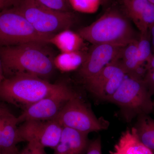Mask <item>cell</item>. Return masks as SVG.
<instances>
[{"mask_svg":"<svg viewBox=\"0 0 154 154\" xmlns=\"http://www.w3.org/2000/svg\"><path fill=\"white\" fill-rule=\"evenodd\" d=\"M43 44L28 43L0 49L3 71L13 75H30L44 79L52 74L55 67Z\"/></svg>","mask_w":154,"mask_h":154,"instance_id":"1","label":"cell"},{"mask_svg":"<svg viewBox=\"0 0 154 154\" xmlns=\"http://www.w3.org/2000/svg\"><path fill=\"white\" fill-rule=\"evenodd\" d=\"M64 83L52 84L30 75H16L0 83V98L23 110L61 89Z\"/></svg>","mask_w":154,"mask_h":154,"instance_id":"2","label":"cell"},{"mask_svg":"<svg viewBox=\"0 0 154 154\" xmlns=\"http://www.w3.org/2000/svg\"><path fill=\"white\" fill-rule=\"evenodd\" d=\"M78 33L93 45L125 46L136 39L129 22L115 11L105 13L91 25L81 28Z\"/></svg>","mask_w":154,"mask_h":154,"instance_id":"3","label":"cell"},{"mask_svg":"<svg viewBox=\"0 0 154 154\" xmlns=\"http://www.w3.org/2000/svg\"><path fill=\"white\" fill-rule=\"evenodd\" d=\"M143 79L136 74L127 75L121 85L108 100L120 107L127 119L148 114L153 109V102Z\"/></svg>","mask_w":154,"mask_h":154,"instance_id":"4","label":"cell"},{"mask_svg":"<svg viewBox=\"0 0 154 154\" xmlns=\"http://www.w3.org/2000/svg\"><path fill=\"white\" fill-rule=\"evenodd\" d=\"M52 36L37 32L17 6L0 13V45L3 47L28 43L48 44Z\"/></svg>","mask_w":154,"mask_h":154,"instance_id":"5","label":"cell"},{"mask_svg":"<svg viewBox=\"0 0 154 154\" xmlns=\"http://www.w3.org/2000/svg\"><path fill=\"white\" fill-rule=\"evenodd\" d=\"M17 7L35 30L43 35L52 36L69 29L74 22L71 12L52 10L34 0H21Z\"/></svg>","mask_w":154,"mask_h":154,"instance_id":"6","label":"cell"},{"mask_svg":"<svg viewBox=\"0 0 154 154\" xmlns=\"http://www.w3.org/2000/svg\"><path fill=\"white\" fill-rule=\"evenodd\" d=\"M63 127L88 134L107 129L109 122L98 118L78 94L65 104L55 119Z\"/></svg>","mask_w":154,"mask_h":154,"instance_id":"7","label":"cell"},{"mask_svg":"<svg viewBox=\"0 0 154 154\" xmlns=\"http://www.w3.org/2000/svg\"><path fill=\"white\" fill-rule=\"evenodd\" d=\"M76 94L65 84L58 91L24 109L17 117L18 123L27 120L45 121L55 119L65 104Z\"/></svg>","mask_w":154,"mask_h":154,"instance_id":"8","label":"cell"},{"mask_svg":"<svg viewBox=\"0 0 154 154\" xmlns=\"http://www.w3.org/2000/svg\"><path fill=\"white\" fill-rule=\"evenodd\" d=\"M22 142H33L54 149L60 140L63 127L56 120H27L18 128Z\"/></svg>","mask_w":154,"mask_h":154,"instance_id":"9","label":"cell"},{"mask_svg":"<svg viewBox=\"0 0 154 154\" xmlns=\"http://www.w3.org/2000/svg\"><path fill=\"white\" fill-rule=\"evenodd\" d=\"M127 74L121 62L116 60L85 83L94 96L108 101L121 85Z\"/></svg>","mask_w":154,"mask_h":154,"instance_id":"10","label":"cell"},{"mask_svg":"<svg viewBox=\"0 0 154 154\" xmlns=\"http://www.w3.org/2000/svg\"><path fill=\"white\" fill-rule=\"evenodd\" d=\"M124 47L110 44L94 45L86 54L80 67V75L84 82L95 76L108 64L121 57Z\"/></svg>","mask_w":154,"mask_h":154,"instance_id":"11","label":"cell"},{"mask_svg":"<svg viewBox=\"0 0 154 154\" xmlns=\"http://www.w3.org/2000/svg\"><path fill=\"white\" fill-rule=\"evenodd\" d=\"M128 14L140 32L144 34L154 25V5L148 0H122Z\"/></svg>","mask_w":154,"mask_h":154,"instance_id":"12","label":"cell"},{"mask_svg":"<svg viewBox=\"0 0 154 154\" xmlns=\"http://www.w3.org/2000/svg\"><path fill=\"white\" fill-rule=\"evenodd\" d=\"M17 117L11 112L0 117V154H19L17 146L22 142Z\"/></svg>","mask_w":154,"mask_h":154,"instance_id":"13","label":"cell"},{"mask_svg":"<svg viewBox=\"0 0 154 154\" xmlns=\"http://www.w3.org/2000/svg\"><path fill=\"white\" fill-rule=\"evenodd\" d=\"M88 135L63 127L60 140L53 154H85L90 143Z\"/></svg>","mask_w":154,"mask_h":154,"instance_id":"14","label":"cell"},{"mask_svg":"<svg viewBox=\"0 0 154 154\" xmlns=\"http://www.w3.org/2000/svg\"><path fill=\"white\" fill-rule=\"evenodd\" d=\"M110 154H154L139 140L134 127L122 133Z\"/></svg>","mask_w":154,"mask_h":154,"instance_id":"15","label":"cell"},{"mask_svg":"<svg viewBox=\"0 0 154 154\" xmlns=\"http://www.w3.org/2000/svg\"><path fill=\"white\" fill-rule=\"evenodd\" d=\"M85 40L77 32L69 29L62 30L51 37L49 43L54 45L61 52L79 51Z\"/></svg>","mask_w":154,"mask_h":154,"instance_id":"16","label":"cell"},{"mask_svg":"<svg viewBox=\"0 0 154 154\" xmlns=\"http://www.w3.org/2000/svg\"><path fill=\"white\" fill-rule=\"evenodd\" d=\"M137 116L134 127L137 137L154 153V119L148 114H141Z\"/></svg>","mask_w":154,"mask_h":154,"instance_id":"17","label":"cell"},{"mask_svg":"<svg viewBox=\"0 0 154 154\" xmlns=\"http://www.w3.org/2000/svg\"><path fill=\"white\" fill-rule=\"evenodd\" d=\"M86 55L79 51L61 52L54 58L55 68L61 71L66 72L75 70L82 64Z\"/></svg>","mask_w":154,"mask_h":154,"instance_id":"18","label":"cell"},{"mask_svg":"<svg viewBox=\"0 0 154 154\" xmlns=\"http://www.w3.org/2000/svg\"><path fill=\"white\" fill-rule=\"evenodd\" d=\"M149 34H140L139 39L138 40V59L141 66L145 63H147L153 55Z\"/></svg>","mask_w":154,"mask_h":154,"instance_id":"19","label":"cell"},{"mask_svg":"<svg viewBox=\"0 0 154 154\" xmlns=\"http://www.w3.org/2000/svg\"><path fill=\"white\" fill-rule=\"evenodd\" d=\"M102 0H68L75 11L92 14L98 11Z\"/></svg>","mask_w":154,"mask_h":154,"instance_id":"20","label":"cell"},{"mask_svg":"<svg viewBox=\"0 0 154 154\" xmlns=\"http://www.w3.org/2000/svg\"><path fill=\"white\" fill-rule=\"evenodd\" d=\"M41 5L59 11H68V2L66 0H34Z\"/></svg>","mask_w":154,"mask_h":154,"instance_id":"21","label":"cell"},{"mask_svg":"<svg viewBox=\"0 0 154 154\" xmlns=\"http://www.w3.org/2000/svg\"><path fill=\"white\" fill-rule=\"evenodd\" d=\"M137 52L138 40L135 39L125 46L122 50L121 57L123 58L122 61L132 59H137L138 60Z\"/></svg>","mask_w":154,"mask_h":154,"instance_id":"22","label":"cell"},{"mask_svg":"<svg viewBox=\"0 0 154 154\" xmlns=\"http://www.w3.org/2000/svg\"><path fill=\"white\" fill-rule=\"evenodd\" d=\"M19 154H47L45 148L33 142H28L27 146Z\"/></svg>","mask_w":154,"mask_h":154,"instance_id":"23","label":"cell"},{"mask_svg":"<svg viewBox=\"0 0 154 154\" xmlns=\"http://www.w3.org/2000/svg\"><path fill=\"white\" fill-rule=\"evenodd\" d=\"M85 154H102L101 138H97L90 142Z\"/></svg>","mask_w":154,"mask_h":154,"instance_id":"24","label":"cell"},{"mask_svg":"<svg viewBox=\"0 0 154 154\" xmlns=\"http://www.w3.org/2000/svg\"><path fill=\"white\" fill-rule=\"evenodd\" d=\"M143 80L150 94L154 95V70H147Z\"/></svg>","mask_w":154,"mask_h":154,"instance_id":"25","label":"cell"},{"mask_svg":"<svg viewBox=\"0 0 154 154\" xmlns=\"http://www.w3.org/2000/svg\"><path fill=\"white\" fill-rule=\"evenodd\" d=\"M21 0H0V13L12 6H17Z\"/></svg>","mask_w":154,"mask_h":154,"instance_id":"26","label":"cell"},{"mask_svg":"<svg viewBox=\"0 0 154 154\" xmlns=\"http://www.w3.org/2000/svg\"><path fill=\"white\" fill-rule=\"evenodd\" d=\"M146 69V71L148 70H154V54H153L152 57L147 63Z\"/></svg>","mask_w":154,"mask_h":154,"instance_id":"27","label":"cell"},{"mask_svg":"<svg viewBox=\"0 0 154 154\" xmlns=\"http://www.w3.org/2000/svg\"><path fill=\"white\" fill-rule=\"evenodd\" d=\"M5 77L4 76V71H3L2 64V60L0 58V83L5 79Z\"/></svg>","mask_w":154,"mask_h":154,"instance_id":"28","label":"cell"},{"mask_svg":"<svg viewBox=\"0 0 154 154\" xmlns=\"http://www.w3.org/2000/svg\"><path fill=\"white\" fill-rule=\"evenodd\" d=\"M9 110L5 107L0 105V117L2 116L10 113Z\"/></svg>","mask_w":154,"mask_h":154,"instance_id":"29","label":"cell"},{"mask_svg":"<svg viewBox=\"0 0 154 154\" xmlns=\"http://www.w3.org/2000/svg\"><path fill=\"white\" fill-rule=\"evenodd\" d=\"M149 30L150 31V34L152 37V44L154 51V25L152 26Z\"/></svg>","mask_w":154,"mask_h":154,"instance_id":"30","label":"cell"},{"mask_svg":"<svg viewBox=\"0 0 154 154\" xmlns=\"http://www.w3.org/2000/svg\"><path fill=\"white\" fill-rule=\"evenodd\" d=\"M148 1L154 5V0H148Z\"/></svg>","mask_w":154,"mask_h":154,"instance_id":"31","label":"cell"},{"mask_svg":"<svg viewBox=\"0 0 154 154\" xmlns=\"http://www.w3.org/2000/svg\"><path fill=\"white\" fill-rule=\"evenodd\" d=\"M102 1H103V0H102ZM103 1H105V2H106L107 0H103Z\"/></svg>","mask_w":154,"mask_h":154,"instance_id":"32","label":"cell"},{"mask_svg":"<svg viewBox=\"0 0 154 154\" xmlns=\"http://www.w3.org/2000/svg\"><path fill=\"white\" fill-rule=\"evenodd\" d=\"M66 1H67V2H68V0H66Z\"/></svg>","mask_w":154,"mask_h":154,"instance_id":"33","label":"cell"},{"mask_svg":"<svg viewBox=\"0 0 154 154\" xmlns=\"http://www.w3.org/2000/svg\"><path fill=\"white\" fill-rule=\"evenodd\" d=\"M153 105H154V102H153Z\"/></svg>","mask_w":154,"mask_h":154,"instance_id":"34","label":"cell"},{"mask_svg":"<svg viewBox=\"0 0 154 154\" xmlns=\"http://www.w3.org/2000/svg\"></svg>","mask_w":154,"mask_h":154,"instance_id":"35","label":"cell"},{"mask_svg":"<svg viewBox=\"0 0 154 154\" xmlns=\"http://www.w3.org/2000/svg\"></svg>","mask_w":154,"mask_h":154,"instance_id":"36","label":"cell"}]
</instances>
